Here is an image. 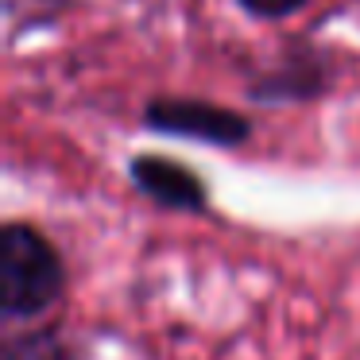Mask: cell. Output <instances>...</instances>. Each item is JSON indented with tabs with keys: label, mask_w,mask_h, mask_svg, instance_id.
Instances as JSON below:
<instances>
[{
	"label": "cell",
	"mask_w": 360,
	"mask_h": 360,
	"mask_svg": "<svg viewBox=\"0 0 360 360\" xmlns=\"http://www.w3.org/2000/svg\"><path fill=\"white\" fill-rule=\"evenodd\" d=\"M128 174H132V186L140 190L143 198H151L155 205H163V210L202 213L205 205H210L205 182L167 155H136L132 163H128Z\"/></svg>",
	"instance_id": "4"
},
{
	"label": "cell",
	"mask_w": 360,
	"mask_h": 360,
	"mask_svg": "<svg viewBox=\"0 0 360 360\" xmlns=\"http://www.w3.org/2000/svg\"><path fill=\"white\" fill-rule=\"evenodd\" d=\"M143 124L163 136L213 143V148H240L252 136V120L244 112L198 97H155L143 109Z\"/></svg>",
	"instance_id": "2"
},
{
	"label": "cell",
	"mask_w": 360,
	"mask_h": 360,
	"mask_svg": "<svg viewBox=\"0 0 360 360\" xmlns=\"http://www.w3.org/2000/svg\"><path fill=\"white\" fill-rule=\"evenodd\" d=\"M66 267L55 244L27 221L0 229V310L4 318H39L63 298Z\"/></svg>",
	"instance_id": "1"
},
{
	"label": "cell",
	"mask_w": 360,
	"mask_h": 360,
	"mask_svg": "<svg viewBox=\"0 0 360 360\" xmlns=\"http://www.w3.org/2000/svg\"><path fill=\"white\" fill-rule=\"evenodd\" d=\"M0 360H82V352L58 329H27L4 337Z\"/></svg>",
	"instance_id": "5"
},
{
	"label": "cell",
	"mask_w": 360,
	"mask_h": 360,
	"mask_svg": "<svg viewBox=\"0 0 360 360\" xmlns=\"http://www.w3.org/2000/svg\"><path fill=\"white\" fill-rule=\"evenodd\" d=\"M306 0H240V8L252 12V16L259 20H279V16H290V12H298Z\"/></svg>",
	"instance_id": "6"
},
{
	"label": "cell",
	"mask_w": 360,
	"mask_h": 360,
	"mask_svg": "<svg viewBox=\"0 0 360 360\" xmlns=\"http://www.w3.org/2000/svg\"><path fill=\"white\" fill-rule=\"evenodd\" d=\"M329 78H333V66L321 55L318 47H290L271 70H264L256 82H252V97L264 105L275 101H314L329 89Z\"/></svg>",
	"instance_id": "3"
}]
</instances>
